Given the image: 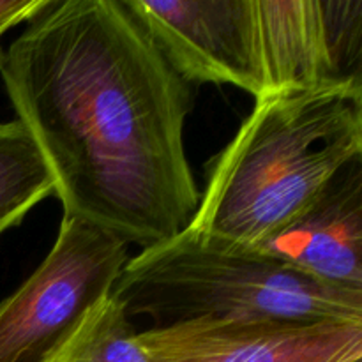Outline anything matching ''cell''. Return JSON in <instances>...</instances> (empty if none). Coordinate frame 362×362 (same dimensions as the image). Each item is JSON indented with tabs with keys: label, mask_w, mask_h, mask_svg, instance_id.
Listing matches in <instances>:
<instances>
[{
	"label": "cell",
	"mask_w": 362,
	"mask_h": 362,
	"mask_svg": "<svg viewBox=\"0 0 362 362\" xmlns=\"http://www.w3.org/2000/svg\"><path fill=\"white\" fill-rule=\"evenodd\" d=\"M110 297L151 327L186 322L362 324V292L334 288L255 250L189 228L129 258Z\"/></svg>",
	"instance_id": "3"
},
{
	"label": "cell",
	"mask_w": 362,
	"mask_h": 362,
	"mask_svg": "<svg viewBox=\"0 0 362 362\" xmlns=\"http://www.w3.org/2000/svg\"><path fill=\"white\" fill-rule=\"evenodd\" d=\"M55 191L53 175L20 120L0 124V235Z\"/></svg>",
	"instance_id": "9"
},
{
	"label": "cell",
	"mask_w": 362,
	"mask_h": 362,
	"mask_svg": "<svg viewBox=\"0 0 362 362\" xmlns=\"http://www.w3.org/2000/svg\"><path fill=\"white\" fill-rule=\"evenodd\" d=\"M138 332L122 306L106 297L53 362H148Z\"/></svg>",
	"instance_id": "10"
},
{
	"label": "cell",
	"mask_w": 362,
	"mask_h": 362,
	"mask_svg": "<svg viewBox=\"0 0 362 362\" xmlns=\"http://www.w3.org/2000/svg\"><path fill=\"white\" fill-rule=\"evenodd\" d=\"M48 2L49 0H0V37L21 21L32 20Z\"/></svg>",
	"instance_id": "11"
},
{
	"label": "cell",
	"mask_w": 362,
	"mask_h": 362,
	"mask_svg": "<svg viewBox=\"0 0 362 362\" xmlns=\"http://www.w3.org/2000/svg\"><path fill=\"white\" fill-rule=\"evenodd\" d=\"M265 95L362 88V0H255Z\"/></svg>",
	"instance_id": "6"
},
{
	"label": "cell",
	"mask_w": 362,
	"mask_h": 362,
	"mask_svg": "<svg viewBox=\"0 0 362 362\" xmlns=\"http://www.w3.org/2000/svg\"><path fill=\"white\" fill-rule=\"evenodd\" d=\"M255 251L324 285L362 292V156Z\"/></svg>",
	"instance_id": "8"
},
{
	"label": "cell",
	"mask_w": 362,
	"mask_h": 362,
	"mask_svg": "<svg viewBox=\"0 0 362 362\" xmlns=\"http://www.w3.org/2000/svg\"><path fill=\"white\" fill-rule=\"evenodd\" d=\"M148 362H362V324L186 322L138 332Z\"/></svg>",
	"instance_id": "7"
},
{
	"label": "cell",
	"mask_w": 362,
	"mask_h": 362,
	"mask_svg": "<svg viewBox=\"0 0 362 362\" xmlns=\"http://www.w3.org/2000/svg\"><path fill=\"white\" fill-rule=\"evenodd\" d=\"M357 156L362 88H288L262 95L209 165L189 230L216 243L260 250Z\"/></svg>",
	"instance_id": "2"
},
{
	"label": "cell",
	"mask_w": 362,
	"mask_h": 362,
	"mask_svg": "<svg viewBox=\"0 0 362 362\" xmlns=\"http://www.w3.org/2000/svg\"><path fill=\"white\" fill-rule=\"evenodd\" d=\"M0 76L64 214L141 250L189 228L200 191L184 148L187 83L126 0H49Z\"/></svg>",
	"instance_id": "1"
},
{
	"label": "cell",
	"mask_w": 362,
	"mask_h": 362,
	"mask_svg": "<svg viewBox=\"0 0 362 362\" xmlns=\"http://www.w3.org/2000/svg\"><path fill=\"white\" fill-rule=\"evenodd\" d=\"M129 258L122 239L64 214L42 264L0 304V362L55 361Z\"/></svg>",
	"instance_id": "4"
},
{
	"label": "cell",
	"mask_w": 362,
	"mask_h": 362,
	"mask_svg": "<svg viewBox=\"0 0 362 362\" xmlns=\"http://www.w3.org/2000/svg\"><path fill=\"white\" fill-rule=\"evenodd\" d=\"M173 69L191 85L265 95L255 0H126Z\"/></svg>",
	"instance_id": "5"
}]
</instances>
